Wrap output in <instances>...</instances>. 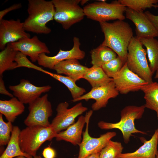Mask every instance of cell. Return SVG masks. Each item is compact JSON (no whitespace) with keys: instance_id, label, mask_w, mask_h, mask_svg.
Wrapping results in <instances>:
<instances>
[{"instance_id":"277c9868","label":"cell","mask_w":158,"mask_h":158,"mask_svg":"<svg viewBox=\"0 0 158 158\" xmlns=\"http://www.w3.org/2000/svg\"><path fill=\"white\" fill-rule=\"evenodd\" d=\"M57 134L50 126H27L20 133L19 143L21 149L23 152L35 157L41 145L45 141L56 138Z\"/></svg>"},{"instance_id":"ab89813d","label":"cell","mask_w":158,"mask_h":158,"mask_svg":"<svg viewBox=\"0 0 158 158\" xmlns=\"http://www.w3.org/2000/svg\"><path fill=\"white\" fill-rule=\"evenodd\" d=\"M154 78L156 79H158V66L155 72V75Z\"/></svg>"},{"instance_id":"d6986e66","label":"cell","mask_w":158,"mask_h":158,"mask_svg":"<svg viewBox=\"0 0 158 158\" xmlns=\"http://www.w3.org/2000/svg\"><path fill=\"white\" fill-rule=\"evenodd\" d=\"M158 128L150 139L145 140L143 144L133 152L122 153L118 158H156L158 152Z\"/></svg>"},{"instance_id":"4316f807","label":"cell","mask_w":158,"mask_h":158,"mask_svg":"<svg viewBox=\"0 0 158 158\" xmlns=\"http://www.w3.org/2000/svg\"><path fill=\"white\" fill-rule=\"evenodd\" d=\"M17 52L9 43L0 52V76L6 71L16 68L15 59Z\"/></svg>"},{"instance_id":"e0dca14e","label":"cell","mask_w":158,"mask_h":158,"mask_svg":"<svg viewBox=\"0 0 158 158\" xmlns=\"http://www.w3.org/2000/svg\"><path fill=\"white\" fill-rule=\"evenodd\" d=\"M11 44L15 50L30 57L33 62L37 61L41 54L50 53L46 44L40 41L36 35L31 38H23Z\"/></svg>"},{"instance_id":"d590c367","label":"cell","mask_w":158,"mask_h":158,"mask_svg":"<svg viewBox=\"0 0 158 158\" xmlns=\"http://www.w3.org/2000/svg\"><path fill=\"white\" fill-rule=\"evenodd\" d=\"M145 13L158 31V15L153 14L148 11H145Z\"/></svg>"},{"instance_id":"7402d4cb","label":"cell","mask_w":158,"mask_h":158,"mask_svg":"<svg viewBox=\"0 0 158 158\" xmlns=\"http://www.w3.org/2000/svg\"><path fill=\"white\" fill-rule=\"evenodd\" d=\"M20 131L18 126H13L10 140L0 158H13L19 156H23L26 158H32L30 155L23 152L21 149L19 143Z\"/></svg>"},{"instance_id":"60d3db41","label":"cell","mask_w":158,"mask_h":158,"mask_svg":"<svg viewBox=\"0 0 158 158\" xmlns=\"http://www.w3.org/2000/svg\"><path fill=\"white\" fill-rule=\"evenodd\" d=\"M156 158H158V151L156 154Z\"/></svg>"},{"instance_id":"2e32d148","label":"cell","mask_w":158,"mask_h":158,"mask_svg":"<svg viewBox=\"0 0 158 158\" xmlns=\"http://www.w3.org/2000/svg\"><path fill=\"white\" fill-rule=\"evenodd\" d=\"M126 18L131 20L135 26L136 37L142 38L158 37V31L142 11H137L127 8Z\"/></svg>"},{"instance_id":"ac0fdd59","label":"cell","mask_w":158,"mask_h":158,"mask_svg":"<svg viewBox=\"0 0 158 158\" xmlns=\"http://www.w3.org/2000/svg\"><path fill=\"white\" fill-rule=\"evenodd\" d=\"M88 68L87 67L80 64L78 60L69 59L56 64L53 70L56 71L57 74H65L76 82L83 78Z\"/></svg>"},{"instance_id":"8d00e7d4","label":"cell","mask_w":158,"mask_h":158,"mask_svg":"<svg viewBox=\"0 0 158 158\" xmlns=\"http://www.w3.org/2000/svg\"><path fill=\"white\" fill-rule=\"evenodd\" d=\"M0 93L9 96L13 97V95L9 92L6 89L2 76H0Z\"/></svg>"},{"instance_id":"7a4b0ae2","label":"cell","mask_w":158,"mask_h":158,"mask_svg":"<svg viewBox=\"0 0 158 158\" xmlns=\"http://www.w3.org/2000/svg\"><path fill=\"white\" fill-rule=\"evenodd\" d=\"M55 8L52 1L28 0V16L23 22L26 31L48 34L51 29L46 25L54 19Z\"/></svg>"},{"instance_id":"603a6c76","label":"cell","mask_w":158,"mask_h":158,"mask_svg":"<svg viewBox=\"0 0 158 158\" xmlns=\"http://www.w3.org/2000/svg\"><path fill=\"white\" fill-rule=\"evenodd\" d=\"M83 78L86 80L92 87L106 85L113 79L106 74L101 67L93 65L88 70Z\"/></svg>"},{"instance_id":"6da1fadb","label":"cell","mask_w":158,"mask_h":158,"mask_svg":"<svg viewBox=\"0 0 158 158\" xmlns=\"http://www.w3.org/2000/svg\"><path fill=\"white\" fill-rule=\"evenodd\" d=\"M104 39L101 44L113 51L125 63L126 62L128 48L133 37L129 24L124 20H117L112 23H99Z\"/></svg>"},{"instance_id":"4dcf8cb0","label":"cell","mask_w":158,"mask_h":158,"mask_svg":"<svg viewBox=\"0 0 158 158\" xmlns=\"http://www.w3.org/2000/svg\"><path fill=\"white\" fill-rule=\"evenodd\" d=\"M124 64L117 56L103 64L101 67L108 77L112 78L120 71Z\"/></svg>"},{"instance_id":"9c48e42d","label":"cell","mask_w":158,"mask_h":158,"mask_svg":"<svg viewBox=\"0 0 158 158\" xmlns=\"http://www.w3.org/2000/svg\"><path fill=\"white\" fill-rule=\"evenodd\" d=\"M48 97V95L46 94L29 104V113L24 121L26 126H50L49 119L52 115L53 111Z\"/></svg>"},{"instance_id":"9a60e30c","label":"cell","mask_w":158,"mask_h":158,"mask_svg":"<svg viewBox=\"0 0 158 158\" xmlns=\"http://www.w3.org/2000/svg\"><path fill=\"white\" fill-rule=\"evenodd\" d=\"M51 88L49 85L36 86L25 79L21 80L17 85L9 87L15 97L23 104H28L39 97L42 93L49 92Z\"/></svg>"},{"instance_id":"484cf974","label":"cell","mask_w":158,"mask_h":158,"mask_svg":"<svg viewBox=\"0 0 158 158\" xmlns=\"http://www.w3.org/2000/svg\"><path fill=\"white\" fill-rule=\"evenodd\" d=\"M90 53L92 66L100 67L117 56L111 49L101 44L92 50Z\"/></svg>"},{"instance_id":"8992f818","label":"cell","mask_w":158,"mask_h":158,"mask_svg":"<svg viewBox=\"0 0 158 158\" xmlns=\"http://www.w3.org/2000/svg\"><path fill=\"white\" fill-rule=\"evenodd\" d=\"M126 8L118 1L110 3L102 1L89 4L83 9L88 18L100 23L115 20H124Z\"/></svg>"},{"instance_id":"ba28073f","label":"cell","mask_w":158,"mask_h":158,"mask_svg":"<svg viewBox=\"0 0 158 158\" xmlns=\"http://www.w3.org/2000/svg\"><path fill=\"white\" fill-rule=\"evenodd\" d=\"M92 113L93 111L90 110L85 116L86 128L81 142L78 145L79 151L78 158H86L93 154L100 152L109 141L116 135L115 132H108L99 138L91 137L88 132V127L89 120Z\"/></svg>"},{"instance_id":"3957f363","label":"cell","mask_w":158,"mask_h":158,"mask_svg":"<svg viewBox=\"0 0 158 158\" xmlns=\"http://www.w3.org/2000/svg\"><path fill=\"white\" fill-rule=\"evenodd\" d=\"M145 107L144 105L137 106L129 105L124 107L121 111L120 120L116 123H111L103 121L98 123V127L101 129L109 130L117 129L121 132L124 142L128 143L132 134L140 133L146 134L143 131L137 129L135 125L136 119L142 118L144 112Z\"/></svg>"},{"instance_id":"1f68e13d","label":"cell","mask_w":158,"mask_h":158,"mask_svg":"<svg viewBox=\"0 0 158 158\" xmlns=\"http://www.w3.org/2000/svg\"><path fill=\"white\" fill-rule=\"evenodd\" d=\"M13 126L10 121L5 122L3 120V115L0 114V145L1 146L8 144L11 138V133Z\"/></svg>"},{"instance_id":"44dd1931","label":"cell","mask_w":158,"mask_h":158,"mask_svg":"<svg viewBox=\"0 0 158 158\" xmlns=\"http://www.w3.org/2000/svg\"><path fill=\"white\" fill-rule=\"evenodd\" d=\"M24 104L16 97H13L8 100H0V113L8 121L13 122L17 117L24 111Z\"/></svg>"},{"instance_id":"836d02e7","label":"cell","mask_w":158,"mask_h":158,"mask_svg":"<svg viewBox=\"0 0 158 158\" xmlns=\"http://www.w3.org/2000/svg\"><path fill=\"white\" fill-rule=\"evenodd\" d=\"M22 6L21 3L14 4L0 11V21L7 13L10 11L20 8Z\"/></svg>"},{"instance_id":"ffe728a7","label":"cell","mask_w":158,"mask_h":158,"mask_svg":"<svg viewBox=\"0 0 158 158\" xmlns=\"http://www.w3.org/2000/svg\"><path fill=\"white\" fill-rule=\"evenodd\" d=\"M86 121L85 116H80L76 122L71 125L64 131L58 133L55 138L56 140H64L74 145H78L82 141L83 129Z\"/></svg>"},{"instance_id":"74e56055","label":"cell","mask_w":158,"mask_h":158,"mask_svg":"<svg viewBox=\"0 0 158 158\" xmlns=\"http://www.w3.org/2000/svg\"><path fill=\"white\" fill-rule=\"evenodd\" d=\"M99 153L100 152H99L93 154L86 158H100L99 157Z\"/></svg>"},{"instance_id":"5bb4252c","label":"cell","mask_w":158,"mask_h":158,"mask_svg":"<svg viewBox=\"0 0 158 158\" xmlns=\"http://www.w3.org/2000/svg\"><path fill=\"white\" fill-rule=\"evenodd\" d=\"M73 46L69 50L65 51L59 49L55 55L50 56L43 53L39 56L37 62L38 64L44 68L53 69L54 67L59 62L69 59L82 60L85 56V52L80 48V43L79 39L75 37L73 39Z\"/></svg>"},{"instance_id":"7c38bea8","label":"cell","mask_w":158,"mask_h":158,"mask_svg":"<svg viewBox=\"0 0 158 158\" xmlns=\"http://www.w3.org/2000/svg\"><path fill=\"white\" fill-rule=\"evenodd\" d=\"M25 30L23 22L17 19L0 21V49L3 50L7 44L16 42L22 39L30 37Z\"/></svg>"},{"instance_id":"52a82bcc","label":"cell","mask_w":158,"mask_h":158,"mask_svg":"<svg viewBox=\"0 0 158 158\" xmlns=\"http://www.w3.org/2000/svg\"><path fill=\"white\" fill-rule=\"evenodd\" d=\"M55 8L54 20L67 30L78 23L85 16L79 0H52Z\"/></svg>"},{"instance_id":"cb8c5ba5","label":"cell","mask_w":158,"mask_h":158,"mask_svg":"<svg viewBox=\"0 0 158 158\" xmlns=\"http://www.w3.org/2000/svg\"><path fill=\"white\" fill-rule=\"evenodd\" d=\"M146 48L149 66L153 74L158 66V40L154 37L142 38L139 39Z\"/></svg>"},{"instance_id":"8fae6325","label":"cell","mask_w":158,"mask_h":158,"mask_svg":"<svg viewBox=\"0 0 158 158\" xmlns=\"http://www.w3.org/2000/svg\"><path fill=\"white\" fill-rule=\"evenodd\" d=\"M112 79L116 89L122 94L141 90L143 86L148 83L130 70L126 62Z\"/></svg>"},{"instance_id":"e575fe53","label":"cell","mask_w":158,"mask_h":158,"mask_svg":"<svg viewBox=\"0 0 158 158\" xmlns=\"http://www.w3.org/2000/svg\"><path fill=\"white\" fill-rule=\"evenodd\" d=\"M42 154L44 158H55L56 157V154L55 150L50 147L44 149Z\"/></svg>"},{"instance_id":"30bf717a","label":"cell","mask_w":158,"mask_h":158,"mask_svg":"<svg viewBox=\"0 0 158 158\" xmlns=\"http://www.w3.org/2000/svg\"><path fill=\"white\" fill-rule=\"evenodd\" d=\"M68 106L69 104L66 102H61L57 106L56 115L50 125L57 133L66 129L73 124L75 118L87 110L81 102L69 109Z\"/></svg>"},{"instance_id":"5b68a950","label":"cell","mask_w":158,"mask_h":158,"mask_svg":"<svg viewBox=\"0 0 158 158\" xmlns=\"http://www.w3.org/2000/svg\"><path fill=\"white\" fill-rule=\"evenodd\" d=\"M136 36L131 39L128 48L126 63L131 71L148 83L152 82L153 73L146 57V50Z\"/></svg>"},{"instance_id":"f35d334b","label":"cell","mask_w":158,"mask_h":158,"mask_svg":"<svg viewBox=\"0 0 158 158\" xmlns=\"http://www.w3.org/2000/svg\"><path fill=\"white\" fill-rule=\"evenodd\" d=\"M15 158H26L25 157L23 156H19L16 157H15ZM32 158H42V157L40 156H36L35 157H33Z\"/></svg>"},{"instance_id":"f1b7e54d","label":"cell","mask_w":158,"mask_h":158,"mask_svg":"<svg viewBox=\"0 0 158 158\" xmlns=\"http://www.w3.org/2000/svg\"><path fill=\"white\" fill-rule=\"evenodd\" d=\"M127 8L137 11H142L147 8H158V0H118Z\"/></svg>"},{"instance_id":"f546056e","label":"cell","mask_w":158,"mask_h":158,"mask_svg":"<svg viewBox=\"0 0 158 158\" xmlns=\"http://www.w3.org/2000/svg\"><path fill=\"white\" fill-rule=\"evenodd\" d=\"M123 147L121 143L110 140L99 153L100 158H118Z\"/></svg>"},{"instance_id":"d6a6232c","label":"cell","mask_w":158,"mask_h":158,"mask_svg":"<svg viewBox=\"0 0 158 158\" xmlns=\"http://www.w3.org/2000/svg\"><path fill=\"white\" fill-rule=\"evenodd\" d=\"M15 61L17 63L16 68L21 67H27L45 73L47 71L42 68L34 64L28 60L27 56L19 51H18L16 54Z\"/></svg>"},{"instance_id":"83f0119b","label":"cell","mask_w":158,"mask_h":158,"mask_svg":"<svg viewBox=\"0 0 158 158\" xmlns=\"http://www.w3.org/2000/svg\"><path fill=\"white\" fill-rule=\"evenodd\" d=\"M47 72L46 74L63 83L67 87L73 97L72 100L79 98L85 92L86 90L85 89L77 85L75 82L70 77L67 76H65L61 74L52 73L48 71Z\"/></svg>"},{"instance_id":"d4e9b609","label":"cell","mask_w":158,"mask_h":158,"mask_svg":"<svg viewBox=\"0 0 158 158\" xmlns=\"http://www.w3.org/2000/svg\"><path fill=\"white\" fill-rule=\"evenodd\" d=\"M144 93L146 108L155 111L158 120V83H148L141 88Z\"/></svg>"},{"instance_id":"4fadbf2b","label":"cell","mask_w":158,"mask_h":158,"mask_svg":"<svg viewBox=\"0 0 158 158\" xmlns=\"http://www.w3.org/2000/svg\"><path fill=\"white\" fill-rule=\"evenodd\" d=\"M119 94L113 80L106 85L92 87L89 92L72 101L94 99L95 102L92 104V108L93 111H97L106 107L109 99L116 97Z\"/></svg>"}]
</instances>
